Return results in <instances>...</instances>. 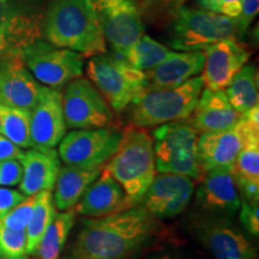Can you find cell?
Returning a JSON list of instances; mask_svg holds the SVG:
<instances>
[{"mask_svg": "<svg viewBox=\"0 0 259 259\" xmlns=\"http://www.w3.org/2000/svg\"><path fill=\"white\" fill-rule=\"evenodd\" d=\"M154 216L144 206L84 221L72 248L73 259H126L150 238Z\"/></svg>", "mask_w": 259, "mask_h": 259, "instance_id": "cell-1", "label": "cell"}, {"mask_svg": "<svg viewBox=\"0 0 259 259\" xmlns=\"http://www.w3.org/2000/svg\"><path fill=\"white\" fill-rule=\"evenodd\" d=\"M46 40L83 57L106 53L99 16L92 0H53L44 22Z\"/></svg>", "mask_w": 259, "mask_h": 259, "instance_id": "cell-2", "label": "cell"}, {"mask_svg": "<svg viewBox=\"0 0 259 259\" xmlns=\"http://www.w3.org/2000/svg\"><path fill=\"white\" fill-rule=\"evenodd\" d=\"M105 168L120 184L127 205L139 203L157 173L153 137L144 127L132 125L125 128Z\"/></svg>", "mask_w": 259, "mask_h": 259, "instance_id": "cell-3", "label": "cell"}, {"mask_svg": "<svg viewBox=\"0 0 259 259\" xmlns=\"http://www.w3.org/2000/svg\"><path fill=\"white\" fill-rule=\"evenodd\" d=\"M90 82L116 112L134 103L148 89L144 71L132 66L118 53H101L90 57L87 65Z\"/></svg>", "mask_w": 259, "mask_h": 259, "instance_id": "cell-4", "label": "cell"}, {"mask_svg": "<svg viewBox=\"0 0 259 259\" xmlns=\"http://www.w3.org/2000/svg\"><path fill=\"white\" fill-rule=\"evenodd\" d=\"M203 89L202 76H196L177 88L145 92L134 102L132 125L145 128L189 119Z\"/></svg>", "mask_w": 259, "mask_h": 259, "instance_id": "cell-5", "label": "cell"}, {"mask_svg": "<svg viewBox=\"0 0 259 259\" xmlns=\"http://www.w3.org/2000/svg\"><path fill=\"white\" fill-rule=\"evenodd\" d=\"M171 16L170 46L178 51H204L216 42L242 35L235 18L208 10L179 8Z\"/></svg>", "mask_w": 259, "mask_h": 259, "instance_id": "cell-6", "label": "cell"}, {"mask_svg": "<svg viewBox=\"0 0 259 259\" xmlns=\"http://www.w3.org/2000/svg\"><path fill=\"white\" fill-rule=\"evenodd\" d=\"M157 173H171L199 181L204 176L198 157V132L187 122L171 121L154 131Z\"/></svg>", "mask_w": 259, "mask_h": 259, "instance_id": "cell-7", "label": "cell"}, {"mask_svg": "<svg viewBox=\"0 0 259 259\" xmlns=\"http://www.w3.org/2000/svg\"><path fill=\"white\" fill-rule=\"evenodd\" d=\"M22 57L34 78L51 89L59 90L83 73V56L48 41L28 45L22 50Z\"/></svg>", "mask_w": 259, "mask_h": 259, "instance_id": "cell-8", "label": "cell"}, {"mask_svg": "<svg viewBox=\"0 0 259 259\" xmlns=\"http://www.w3.org/2000/svg\"><path fill=\"white\" fill-rule=\"evenodd\" d=\"M63 112L66 127L74 130L102 128L112 124L111 106L89 79L74 78L63 94Z\"/></svg>", "mask_w": 259, "mask_h": 259, "instance_id": "cell-9", "label": "cell"}, {"mask_svg": "<svg viewBox=\"0 0 259 259\" xmlns=\"http://www.w3.org/2000/svg\"><path fill=\"white\" fill-rule=\"evenodd\" d=\"M120 139L121 132L114 128L73 130L58 144V155L69 166L103 167L114 155Z\"/></svg>", "mask_w": 259, "mask_h": 259, "instance_id": "cell-10", "label": "cell"}, {"mask_svg": "<svg viewBox=\"0 0 259 259\" xmlns=\"http://www.w3.org/2000/svg\"><path fill=\"white\" fill-rule=\"evenodd\" d=\"M96 12L103 37L114 53H124L145 35V24L136 0H120Z\"/></svg>", "mask_w": 259, "mask_h": 259, "instance_id": "cell-11", "label": "cell"}, {"mask_svg": "<svg viewBox=\"0 0 259 259\" xmlns=\"http://www.w3.org/2000/svg\"><path fill=\"white\" fill-rule=\"evenodd\" d=\"M242 128V145L233 166L236 186L242 199H259V108L250 109L239 119Z\"/></svg>", "mask_w": 259, "mask_h": 259, "instance_id": "cell-12", "label": "cell"}, {"mask_svg": "<svg viewBox=\"0 0 259 259\" xmlns=\"http://www.w3.org/2000/svg\"><path fill=\"white\" fill-rule=\"evenodd\" d=\"M44 88L25 65L22 51L0 59V105L31 111Z\"/></svg>", "mask_w": 259, "mask_h": 259, "instance_id": "cell-13", "label": "cell"}, {"mask_svg": "<svg viewBox=\"0 0 259 259\" xmlns=\"http://www.w3.org/2000/svg\"><path fill=\"white\" fill-rule=\"evenodd\" d=\"M193 191L194 181L189 177L156 173L141 202L154 218H176L185 210Z\"/></svg>", "mask_w": 259, "mask_h": 259, "instance_id": "cell-14", "label": "cell"}, {"mask_svg": "<svg viewBox=\"0 0 259 259\" xmlns=\"http://www.w3.org/2000/svg\"><path fill=\"white\" fill-rule=\"evenodd\" d=\"M60 90L45 87L30 111V141L34 149H54L66 135Z\"/></svg>", "mask_w": 259, "mask_h": 259, "instance_id": "cell-15", "label": "cell"}, {"mask_svg": "<svg viewBox=\"0 0 259 259\" xmlns=\"http://www.w3.org/2000/svg\"><path fill=\"white\" fill-rule=\"evenodd\" d=\"M203 52L202 79L204 87L211 90L226 89L250 58V52L233 38L216 42Z\"/></svg>", "mask_w": 259, "mask_h": 259, "instance_id": "cell-16", "label": "cell"}, {"mask_svg": "<svg viewBox=\"0 0 259 259\" xmlns=\"http://www.w3.org/2000/svg\"><path fill=\"white\" fill-rule=\"evenodd\" d=\"M80 199L74 206V211L92 219L103 218L130 208L120 184L105 167Z\"/></svg>", "mask_w": 259, "mask_h": 259, "instance_id": "cell-17", "label": "cell"}, {"mask_svg": "<svg viewBox=\"0 0 259 259\" xmlns=\"http://www.w3.org/2000/svg\"><path fill=\"white\" fill-rule=\"evenodd\" d=\"M205 56L203 51L171 52L156 67L145 72L149 90L177 88L202 73Z\"/></svg>", "mask_w": 259, "mask_h": 259, "instance_id": "cell-18", "label": "cell"}, {"mask_svg": "<svg viewBox=\"0 0 259 259\" xmlns=\"http://www.w3.org/2000/svg\"><path fill=\"white\" fill-rule=\"evenodd\" d=\"M199 181L197 200L202 208L229 215L240 209L241 197L232 169L213 168L205 171Z\"/></svg>", "mask_w": 259, "mask_h": 259, "instance_id": "cell-19", "label": "cell"}, {"mask_svg": "<svg viewBox=\"0 0 259 259\" xmlns=\"http://www.w3.org/2000/svg\"><path fill=\"white\" fill-rule=\"evenodd\" d=\"M189 119V124L198 134H205L234 127L240 114L233 108L223 90L205 88Z\"/></svg>", "mask_w": 259, "mask_h": 259, "instance_id": "cell-20", "label": "cell"}, {"mask_svg": "<svg viewBox=\"0 0 259 259\" xmlns=\"http://www.w3.org/2000/svg\"><path fill=\"white\" fill-rule=\"evenodd\" d=\"M241 145L240 121L232 128L200 135L198 137V157L204 173L213 168L233 169Z\"/></svg>", "mask_w": 259, "mask_h": 259, "instance_id": "cell-21", "label": "cell"}, {"mask_svg": "<svg viewBox=\"0 0 259 259\" xmlns=\"http://www.w3.org/2000/svg\"><path fill=\"white\" fill-rule=\"evenodd\" d=\"M23 176L18 184L25 197L35 196L41 191H52L60 169L59 155L54 149H30L19 160Z\"/></svg>", "mask_w": 259, "mask_h": 259, "instance_id": "cell-22", "label": "cell"}, {"mask_svg": "<svg viewBox=\"0 0 259 259\" xmlns=\"http://www.w3.org/2000/svg\"><path fill=\"white\" fill-rule=\"evenodd\" d=\"M198 236L216 259H258L254 246L226 222H206L199 228Z\"/></svg>", "mask_w": 259, "mask_h": 259, "instance_id": "cell-23", "label": "cell"}, {"mask_svg": "<svg viewBox=\"0 0 259 259\" xmlns=\"http://www.w3.org/2000/svg\"><path fill=\"white\" fill-rule=\"evenodd\" d=\"M40 30L34 18L19 14L11 0H0V59L38 40Z\"/></svg>", "mask_w": 259, "mask_h": 259, "instance_id": "cell-24", "label": "cell"}, {"mask_svg": "<svg viewBox=\"0 0 259 259\" xmlns=\"http://www.w3.org/2000/svg\"><path fill=\"white\" fill-rule=\"evenodd\" d=\"M101 169L102 167L82 168L69 164L60 167L54 185L53 202L56 208L60 211L74 208Z\"/></svg>", "mask_w": 259, "mask_h": 259, "instance_id": "cell-25", "label": "cell"}, {"mask_svg": "<svg viewBox=\"0 0 259 259\" xmlns=\"http://www.w3.org/2000/svg\"><path fill=\"white\" fill-rule=\"evenodd\" d=\"M226 96L239 114L258 106V72L254 65H245L226 88Z\"/></svg>", "mask_w": 259, "mask_h": 259, "instance_id": "cell-26", "label": "cell"}, {"mask_svg": "<svg viewBox=\"0 0 259 259\" xmlns=\"http://www.w3.org/2000/svg\"><path fill=\"white\" fill-rule=\"evenodd\" d=\"M57 215L52 191H41L35 194V205L30 222L25 228L27 234V254L35 255L42 235Z\"/></svg>", "mask_w": 259, "mask_h": 259, "instance_id": "cell-27", "label": "cell"}, {"mask_svg": "<svg viewBox=\"0 0 259 259\" xmlns=\"http://www.w3.org/2000/svg\"><path fill=\"white\" fill-rule=\"evenodd\" d=\"M74 208L57 213L42 235L36 253L40 259H58L74 223Z\"/></svg>", "mask_w": 259, "mask_h": 259, "instance_id": "cell-28", "label": "cell"}, {"mask_svg": "<svg viewBox=\"0 0 259 259\" xmlns=\"http://www.w3.org/2000/svg\"><path fill=\"white\" fill-rule=\"evenodd\" d=\"M0 134L19 148H31L30 111L0 105Z\"/></svg>", "mask_w": 259, "mask_h": 259, "instance_id": "cell-29", "label": "cell"}, {"mask_svg": "<svg viewBox=\"0 0 259 259\" xmlns=\"http://www.w3.org/2000/svg\"><path fill=\"white\" fill-rule=\"evenodd\" d=\"M171 52L173 51L161 45L160 42L155 41L153 37L144 35L141 40L136 42L134 46L130 47L120 56L136 69L147 72V71L156 67L167 57H169Z\"/></svg>", "mask_w": 259, "mask_h": 259, "instance_id": "cell-30", "label": "cell"}, {"mask_svg": "<svg viewBox=\"0 0 259 259\" xmlns=\"http://www.w3.org/2000/svg\"><path fill=\"white\" fill-rule=\"evenodd\" d=\"M0 253L6 259H28L25 231H16L0 223Z\"/></svg>", "mask_w": 259, "mask_h": 259, "instance_id": "cell-31", "label": "cell"}, {"mask_svg": "<svg viewBox=\"0 0 259 259\" xmlns=\"http://www.w3.org/2000/svg\"><path fill=\"white\" fill-rule=\"evenodd\" d=\"M35 205V196H29L23 202L16 205L3 218H0V223L16 231H25L28 223L30 222Z\"/></svg>", "mask_w": 259, "mask_h": 259, "instance_id": "cell-32", "label": "cell"}, {"mask_svg": "<svg viewBox=\"0 0 259 259\" xmlns=\"http://www.w3.org/2000/svg\"><path fill=\"white\" fill-rule=\"evenodd\" d=\"M203 10L236 18L241 12V0H197Z\"/></svg>", "mask_w": 259, "mask_h": 259, "instance_id": "cell-33", "label": "cell"}, {"mask_svg": "<svg viewBox=\"0 0 259 259\" xmlns=\"http://www.w3.org/2000/svg\"><path fill=\"white\" fill-rule=\"evenodd\" d=\"M23 168L17 160L0 161V186H16L21 183Z\"/></svg>", "mask_w": 259, "mask_h": 259, "instance_id": "cell-34", "label": "cell"}, {"mask_svg": "<svg viewBox=\"0 0 259 259\" xmlns=\"http://www.w3.org/2000/svg\"><path fill=\"white\" fill-rule=\"evenodd\" d=\"M240 221L248 233L258 236L259 234V205L258 202H247L242 199L240 203Z\"/></svg>", "mask_w": 259, "mask_h": 259, "instance_id": "cell-35", "label": "cell"}, {"mask_svg": "<svg viewBox=\"0 0 259 259\" xmlns=\"http://www.w3.org/2000/svg\"><path fill=\"white\" fill-rule=\"evenodd\" d=\"M258 9L259 0H241V12L235 19L242 34L246 31V29L250 27L252 21L257 16Z\"/></svg>", "mask_w": 259, "mask_h": 259, "instance_id": "cell-36", "label": "cell"}, {"mask_svg": "<svg viewBox=\"0 0 259 259\" xmlns=\"http://www.w3.org/2000/svg\"><path fill=\"white\" fill-rule=\"evenodd\" d=\"M25 198L27 197L21 191L0 186V218H3L5 213H8L19 203L23 202Z\"/></svg>", "mask_w": 259, "mask_h": 259, "instance_id": "cell-37", "label": "cell"}, {"mask_svg": "<svg viewBox=\"0 0 259 259\" xmlns=\"http://www.w3.org/2000/svg\"><path fill=\"white\" fill-rule=\"evenodd\" d=\"M184 0H145L144 8L150 14L160 16L164 14H171L180 8Z\"/></svg>", "mask_w": 259, "mask_h": 259, "instance_id": "cell-38", "label": "cell"}, {"mask_svg": "<svg viewBox=\"0 0 259 259\" xmlns=\"http://www.w3.org/2000/svg\"><path fill=\"white\" fill-rule=\"evenodd\" d=\"M23 149L16 145L5 136L0 134V161L17 160L19 161L23 156Z\"/></svg>", "mask_w": 259, "mask_h": 259, "instance_id": "cell-39", "label": "cell"}, {"mask_svg": "<svg viewBox=\"0 0 259 259\" xmlns=\"http://www.w3.org/2000/svg\"><path fill=\"white\" fill-rule=\"evenodd\" d=\"M116 2H120V0H92L95 10H99V9L103 8V6L113 4V3H116Z\"/></svg>", "mask_w": 259, "mask_h": 259, "instance_id": "cell-40", "label": "cell"}, {"mask_svg": "<svg viewBox=\"0 0 259 259\" xmlns=\"http://www.w3.org/2000/svg\"><path fill=\"white\" fill-rule=\"evenodd\" d=\"M157 259H176L174 257H171V255H169V254H166V255H163V257H161V258H157Z\"/></svg>", "mask_w": 259, "mask_h": 259, "instance_id": "cell-41", "label": "cell"}, {"mask_svg": "<svg viewBox=\"0 0 259 259\" xmlns=\"http://www.w3.org/2000/svg\"><path fill=\"white\" fill-rule=\"evenodd\" d=\"M0 259H6L5 257H4V255H3L2 253H0Z\"/></svg>", "mask_w": 259, "mask_h": 259, "instance_id": "cell-42", "label": "cell"}, {"mask_svg": "<svg viewBox=\"0 0 259 259\" xmlns=\"http://www.w3.org/2000/svg\"><path fill=\"white\" fill-rule=\"evenodd\" d=\"M71 259H73V258H71Z\"/></svg>", "mask_w": 259, "mask_h": 259, "instance_id": "cell-43", "label": "cell"}]
</instances>
